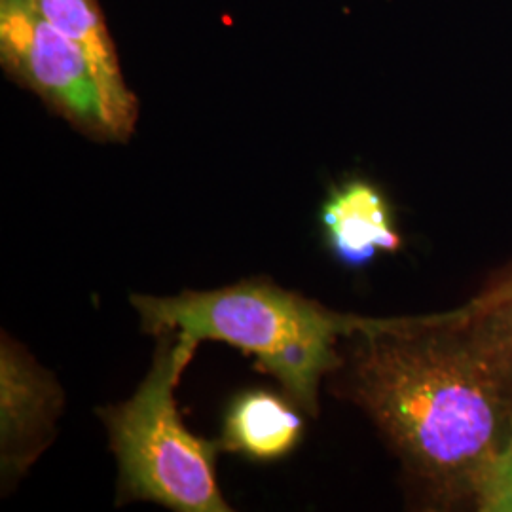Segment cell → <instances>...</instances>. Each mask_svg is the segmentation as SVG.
<instances>
[{
    "instance_id": "cell-4",
    "label": "cell",
    "mask_w": 512,
    "mask_h": 512,
    "mask_svg": "<svg viewBox=\"0 0 512 512\" xmlns=\"http://www.w3.org/2000/svg\"><path fill=\"white\" fill-rule=\"evenodd\" d=\"M0 67L84 137L122 143L90 59L33 0H0Z\"/></svg>"
},
{
    "instance_id": "cell-6",
    "label": "cell",
    "mask_w": 512,
    "mask_h": 512,
    "mask_svg": "<svg viewBox=\"0 0 512 512\" xmlns=\"http://www.w3.org/2000/svg\"><path fill=\"white\" fill-rule=\"evenodd\" d=\"M319 220L330 253L351 268L365 266L380 253H395L403 245L384 192L363 179L334 186Z\"/></svg>"
},
{
    "instance_id": "cell-2",
    "label": "cell",
    "mask_w": 512,
    "mask_h": 512,
    "mask_svg": "<svg viewBox=\"0 0 512 512\" xmlns=\"http://www.w3.org/2000/svg\"><path fill=\"white\" fill-rule=\"evenodd\" d=\"M129 300L150 336L184 332L200 342L217 340L253 355L256 368L274 376L285 395L311 416L317 414L321 380L342 365L336 340L366 323L264 277L215 291L131 294Z\"/></svg>"
},
{
    "instance_id": "cell-9",
    "label": "cell",
    "mask_w": 512,
    "mask_h": 512,
    "mask_svg": "<svg viewBox=\"0 0 512 512\" xmlns=\"http://www.w3.org/2000/svg\"><path fill=\"white\" fill-rule=\"evenodd\" d=\"M458 319L512 370V272L478 296Z\"/></svg>"
},
{
    "instance_id": "cell-5",
    "label": "cell",
    "mask_w": 512,
    "mask_h": 512,
    "mask_svg": "<svg viewBox=\"0 0 512 512\" xmlns=\"http://www.w3.org/2000/svg\"><path fill=\"white\" fill-rule=\"evenodd\" d=\"M63 393L54 376L10 336L0 349V448L2 478L16 480L54 437Z\"/></svg>"
},
{
    "instance_id": "cell-1",
    "label": "cell",
    "mask_w": 512,
    "mask_h": 512,
    "mask_svg": "<svg viewBox=\"0 0 512 512\" xmlns=\"http://www.w3.org/2000/svg\"><path fill=\"white\" fill-rule=\"evenodd\" d=\"M349 389L406 467L446 501L475 497L512 429V370L459 319L366 321Z\"/></svg>"
},
{
    "instance_id": "cell-8",
    "label": "cell",
    "mask_w": 512,
    "mask_h": 512,
    "mask_svg": "<svg viewBox=\"0 0 512 512\" xmlns=\"http://www.w3.org/2000/svg\"><path fill=\"white\" fill-rule=\"evenodd\" d=\"M296 404L272 391H245L228 406L220 444L253 461H279L287 458L304 433L302 416Z\"/></svg>"
},
{
    "instance_id": "cell-10",
    "label": "cell",
    "mask_w": 512,
    "mask_h": 512,
    "mask_svg": "<svg viewBox=\"0 0 512 512\" xmlns=\"http://www.w3.org/2000/svg\"><path fill=\"white\" fill-rule=\"evenodd\" d=\"M482 512H512V429L475 495Z\"/></svg>"
},
{
    "instance_id": "cell-3",
    "label": "cell",
    "mask_w": 512,
    "mask_h": 512,
    "mask_svg": "<svg viewBox=\"0 0 512 512\" xmlns=\"http://www.w3.org/2000/svg\"><path fill=\"white\" fill-rule=\"evenodd\" d=\"M198 344L184 332L160 334L133 397L99 410L118 461V505L150 501L181 512L232 511L215 478L222 444L192 435L177 410L175 387Z\"/></svg>"
},
{
    "instance_id": "cell-7",
    "label": "cell",
    "mask_w": 512,
    "mask_h": 512,
    "mask_svg": "<svg viewBox=\"0 0 512 512\" xmlns=\"http://www.w3.org/2000/svg\"><path fill=\"white\" fill-rule=\"evenodd\" d=\"M38 12L74 42L92 63L122 143L133 137L139 122V99L129 88L99 0H33Z\"/></svg>"
}]
</instances>
